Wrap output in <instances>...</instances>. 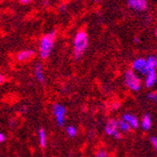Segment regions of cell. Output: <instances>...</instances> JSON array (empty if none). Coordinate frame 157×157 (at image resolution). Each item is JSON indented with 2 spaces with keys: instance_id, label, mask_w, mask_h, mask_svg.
Listing matches in <instances>:
<instances>
[{
  "instance_id": "6da1fadb",
  "label": "cell",
  "mask_w": 157,
  "mask_h": 157,
  "mask_svg": "<svg viewBox=\"0 0 157 157\" xmlns=\"http://www.w3.org/2000/svg\"><path fill=\"white\" fill-rule=\"evenodd\" d=\"M56 38V31L49 32L41 38L39 45V55L41 59H46L47 58H49L55 45Z\"/></svg>"
},
{
  "instance_id": "7a4b0ae2",
  "label": "cell",
  "mask_w": 157,
  "mask_h": 157,
  "mask_svg": "<svg viewBox=\"0 0 157 157\" xmlns=\"http://www.w3.org/2000/svg\"><path fill=\"white\" fill-rule=\"evenodd\" d=\"M89 44V37L85 30H80L76 33L74 40V50H75V58L79 59L83 56Z\"/></svg>"
},
{
  "instance_id": "3957f363",
  "label": "cell",
  "mask_w": 157,
  "mask_h": 157,
  "mask_svg": "<svg viewBox=\"0 0 157 157\" xmlns=\"http://www.w3.org/2000/svg\"><path fill=\"white\" fill-rule=\"evenodd\" d=\"M125 84L131 90L138 91L141 89V79L136 75L133 70H128L124 75Z\"/></svg>"
},
{
  "instance_id": "277c9868",
  "label": "cell",
  "mask_w": 157,
  "mask_h": 157,
  "mask_svg": "<svg viewBox=\"0 0 157 157\" xmlns=\"http://www.w3.org/2000/svg\"><path fill=\"white\" fill-rule=\"evenodd\" d=\"M54 116L56 118V121L59 126H63L65 122V116H66V108L61 104H55L53 106Z\"/></svg>"
},
{
  "instance_id": "5b68a950",
  "label": "cell",
  "mask_w": 157,
  "mask_h": 157,
  "mask_svg": "<svg viewBox=\"0 0 157 157\" xmlns=\"http://www.w3.org/2000/svg\"><path fill=\"white\" fill-rule=\"evenodd\" d=\"M127 5L135 11H145L148 10V0H128Z\"/></svg>"
},
{
  "instance_id": "8992f818",
  "label": "cell",
  "mask_w": 157,
  "mask_h": 157,
  "mask_svg": "<svg viewBox=\"0 0 157 157\" xmlns=\"http://www.w3.org/2000/svg\"><path fill=\"white\" fill-rule=\"evenodd\" d=\"M133 71L134 72H138L141 75H147V70H146V59L144 58H138L134 60L133 64Z\"/></svg>"
},
{
  "instance_id": "52a82bcc",
  "label": "cell",
  "mask_w": 157,
  "mask_h": 157,
  "mask_svg": "<svg viewBox=\"0 0 157 157\" xmlns=\"http://www.w3.org/2000/svg\"><path fill=\"white\" fill-rule=\"evenodd\" d=\"M34 56H35V51L34 50L26 49V50L20 51L16 56V59L20 62H25L26 60H29L31 58H33Z\"/></svg>"
},
{
  "instance_id": "ba28073f",
  "label": "cell",
  "mask_w": 157,
  "mask_h": 157,
  "mask_svg": "<svg viewBox=\"0 0 157 157\" xmlns=\"http://www.w3.org/2000/svg\"><path fill=\"white\" fill-rule=\"evenodd\" d=\"M118 121L115 119H110L105 125V132L108 136H113L116 132H118Z\"/></svg>"
},
{
  "instance_id": "9c48e42d",
  "label": "cell",
  "mask_w": 157,
  "mask_h": 157,
  "mask_svg": "<svg viewBox=\"0 0 157 157\" xmlns=\"http://www.w3.org/2000/svg\"><path fill=\"white\" fill-rule=\"evenodd\" d=\"M122 120L125 121L128 124L131 126V128H134V129H137L138 126H139V122H138L137 118L136 116L132 115V114H129V113L123 114Z\"/></svg>"
},
{
  "instance_id": "30bf717a",
  "label": "cell",
  "mask_w": 157,
  "mask_h": 157,
  "mask_svg": "<svg viewBox=\"0 0 157 157\" xmlns=\"http://www.w3.org/2000/svg\"><path fill=\"white\" fill-rule=\"evenodd\" d=\"M157 67V59L155 56H150L146 59V70L147 74L151 72H156Z\"/></svg>"
},
{
  "instance_id": "8fae6325",
  "label": "cell",
  "mask_w": 157,
  "mask_h": 157,
  "mask_svg": "<svg viewBox=\"0 0 157 157\" xmlns=\"http://www.w3.org/2000/svg\"><path fill=\"white\" fill-rule=\"evenodd\" d=\"M157 80V75L156 72H151L146 75V80H145V86L147 88H152L155 85Z\"/></svg>"
},
{
  "instance_id": "7c38bea8",
  "label": "cell",
  "mask_w": 157,
  "mask_h": 157,
  "mask_svg": "<svg viewBox=\"0 0 157 157\" xmlns=\"http://www.w3.org/2000/svg\"><path fill=\"white\" fill-rule=\"evenodd\" d=\"M35 75H36V77H37V79H38L39 82L44 83L45 77H44V69H42L41 64H40V63H37L36 64V67H35Z\"/></svg>"
},
{
  "instance_id": "4fadbf2b",
  "label": "cell",
  "mask_w": 157,
  "mask_h": 157,
  "mask_svg": "<svg viewBox=\"0 0 157 157\" xmlns=\"http://www.w3.org/2000/svg\"><path fill=\"white\" fill-rule=\"evenodd\" d=\"M141 127L142 129L145 130V131H148L151 129V118L149 114H146L144 115L143 119H142V121H141Z\"/></svg>"
},
{
  "instance_id": "5bb4252c",
  "label": "cell",
  "mask_w": 157,
  "mask_h": 157,
  "mask_svg": "<svg viewBox=\"0 0 157 157\" xmlns=\"http://www.w3.org/2000/svg\"><path fill=\"white\" fill-rule=\"evenodd\" d=\"M39 141L41 148H44L46 146V134L42 128H40L39 131Z\"/></svg>"
},
{
  "instance_id": "9a60e30c",
  "label": "cell",
  "mask_w": 157,
  "mask_h": 157,
  "mask_svg": "<svg viewBox=\"0 0 157 157\" xmlns=\"http://www.w3.org/2000/svg\"><path fill=\"white\" fill-rule=\"evenodd\" d=\"M118 128L122 132H129L131 129V126L128 124L125 121L121 120L118 121Z\"/></svg>"
},
{
  "instance_id": "2e32d148",
  "label": "cell",
  "mask_w": 157,
  "mask_h": 157,
  "mask_svg": "<svg viewBox=\"0 0 157 157\" xmlns=\"http://www.w3.org/2000/svg\"><path fill=\"white\" fill-rule=\"evenodd\" d=\"M66 132H67V134H68V136H69L70 137H75V136H76V134H77L76 128H75V126H72V125L67 127Z\"/></svg>"
},
{
  "instance_id": "e0dca14e",
  "label": "cell",
  "mask_w": 157,
  "mask_h": 157,
  "mask_svg": "<svg viewBox=\"0 0 157 157\" xmlns=\"http://www.w3.org/2000/svg\"><path fill=\"white\" fill-rule=\"evenodd\" d=\"M96 157H108V153H107V151H105L104 150H100L97 151Z\"/></svg>"
},
{
  "instance_id": "ac0fdd59",
  "label": "cell",
  "mask_w": 157,
  "mask_h": 157,
  "mask_svg": "<svg viewBox=\"0 0 157 157\" xmlns=\"http://www.w3.org/2000/svg\"><path fill=\"white\" fill-rule=\"evenodd\" d=\"M148 98H149V100H151V101L156 102V100H157V94H156V92L153 91V92L149 93V94H148Z\"/></svg>"
},
{
  "instance_id": "d6986e66",
  "label": "cell",
  "mask_w": 157,
  "mask_h": 157,
  "mask_svg": "<svg viewBox=\"0 0 157 157\" xmlns=\"http://www.w3.org/2000/svg\"><path fill=\"white\" fill-rule=\"evenodd\" d=\"M151 142L152 146L154 147V149H156V148H157V137H156V136L151 137Z\"/></svg>"
},
{
  "instance_id": "ffe728a7",
  "label": "cell",
  "mask_w": 157,
  "mask_h": 157,
  "mask_svg": "<svg viewBox=\"0 0 157 157\" xmlns=\"http://www.w3.org/2000/svg\"><path fill=\"white\" fill-rule=\"evenodd\" d=\"M113 136L115 137V138H117V139H120V138H121V133H119V132H116L115 134L113 135Z\"/></svg>"
},
{
  "instance_id": "44dd1931",
  "label": "cell",
  "mask_w": 157,
  "mask_h": 157,
  "mask_svg": "<svg viewBox=\"0 0 157 157\" xmlns=\"http://www.w3.org/2000/svg\"><path fill=\"white\" fill-rule=\"evenodd\" d=\"M6 82V77L2 75H0V84H4Z\"/></svg>"
},
{
  "instance_id": "7402d4cb",
  "label": "cell",
  "mask_w": 157,
  "mask_h": 157,
  "mask_svg": "<svg viewBox=\"0 0 157 157\" xmlns=\"http://www.w3.org/2000/svg\"><path fill=\"white\" fill-rule=\"evenodd\" d=\"M32 0H20V2L24 5H26V4H29Z\"/></svg>"
},
{
  "instance_id": "603a6c76",
  "label": "cell",
  "mask_w": 157,
  "mask_h": 157,
  "mask_svg": "<svg viewBox=\"0 0 157 157\" xmlns=\"http://www.w3.org/2000/svg\"><path fill=\"white\" fill-rule=\"evenodd\" d=\"M119 106H120L119 103H114V104L112 105V108H113V109H118Z\"/></svg>"
},
{
  "instance_id": "cb8c5ba5",
  "label": "cell",
  "mask_w": 157,
  "mask_h": 157,
  "mask_svg": "<svg viewBox=\"0 0 157 157\" xmlns=\"http://www.w3.org/2000/svg\"><path fill=\"white\" fill-rule=\"evenodd\" d=\"M4 140H5V135L2 134V133H0V143L3 142Z\"/></svg>"
},
{
  "instance_id": "d4e9b609",
  "label": "cell",
  "mask_w": 157,
  "mask_h": 157,
  "mask_svg": "<svg viewBox=\"0 0 157 157\" xmlns=\"http://www.w3.org/2000/svg\"><path fill=\"white\" fill-rule=\"evenodd\" d=\"M140 41V40H139V38H137V37H136L135 38V42H136V44H138V42Z\"/></svg>"
},
{
  "instance_id": "484cf974",
  "label": "cell",
  "mask_w": 157,
  "mask_h": 157,
  "mask_svg": "<svg viewBox=\"0 0 157 157\" xmlns=\"http://www.w3.org/2000/svg\"><path fill=\"white\" fill-rule=\"evenodd\" d=\"M59 10H60V11H64L65 10V6L64 5L63 6H60V9Z\"/></svg>"
},
{
  "instance_id": "4316f807",
  "label": "cell",
  "mask_w": 157,
  "mask_h": 157,
  "mask_svg": "<svg viewBox=\"0 0 157 157\" xmlns=\"http://www.w3.org/2000/svg\"><path fill=\"white\" fill-rule=\"evenodd\" d=\"M94 1H95V2H98V1H100V0H94Z\"/></svg>"
}]
</instances>
